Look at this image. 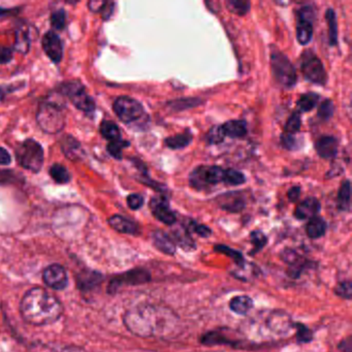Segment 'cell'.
Returning <instances> with one entry per match:
<instances>
[{
	"label": "cell",
	"instance_id": "f546056e",
	"mask_svg": "<svg viewBox=\"0 0 352 352\" xmlns=\"http://www.w3.org/2000/svg\"><path fill=\"white\" fill-rule=\"evenodd\" d=\"M50 176L58 184H67L71 181V174L63 164H53L50 168Z\"/></svg>",
	"mask_w": 352,
	"mask_h": 352
},
{
	"label": "cell",
	"instance_id": "30bf717a",
	"mask_svg": "<svg viewBox=\"0 0 352 352\" xmlns=\"http://www.w3.org/2000/svg\"><path fill=\"white\" fill-rule=\"evenodd\" d=\"M265 324L274 336H284L294 327L292 318L283 311H272L265 319Z\"/></svg>",
	"mask_w": 352,
	"mask_h": 352
},
{
	"label": "cell",
	"instance_id": "bcb514c9",
	"mask_svg": "<svg viewBox=\"0 0 352 352\" xmlns=\"http://www.w3.org/2000/svg\"><path fill=\"white\" fill-rule=\"evenodd\" d=\"M127 205L131 208V210H139L141 209L142 206L144 205V199L142 195L133 193V195H129L127 197Z\"/></svg>",
	"mask_w": 352,
	"mask_h": 352
},
{
	"label": "cell",
	"instance_id": "f6af8a7d",
	"mask_svg": "<svg viewBox=\"0 0 352 352\" xmlns=\"http://www.w3.org/2000/svg\"><path fill=\"white\" fill-rule=\"evenodd\" d=\"M296 338H298V341L300 342V343H307V342H310L312 340V333L305 325L298 324Z\"/></svg>",
	"mask_w": 352,
	"mask_h": 352
},
{
	"label": "cell",
	"instance_id": "9c48e42d",
	"mask_svg": "<svg viewBox=\"0 0 352 352\" xmlns=\"http://www.w3.org/2000/svg\"><path fill=\"white\" fill-rule=\"evenodd\" d=\"M302 72L308 81L318 85H324L327 83V72L322 63L310 53H307L302 56Z\"/></svg>",
	"mask_w": 352,
	"mask_h": 352
},
{
	"label": "cell",
	"instance_id": "9f6ffc18",
	"mask_svg": "<svg viewBox=\"0 0 352 352\" xmlns=\"http://www.w3.org/2000/svg\"><path fill=\"white\" fill-rule=\"evenodd\" d=\"M61 352H84L83 350L78 349V348H71V349H65Z\"/></svg>",
	"mask_w": 352,
	"mask_h": 352
},
{
	"label": "cell",
	"instance_id": "52a82bcc",
	"mask_svg": "<svg viewBox=\"0 0 352 352\" xmlns=\"http://www.w3.org/2000/svg\"><path fill=\"white\" fill-rule=\"evenodd\" d=\"M61 94L69 98L79 110L92 113L96 110L94 98L86 92L85 88L79 82H69L61 86Z\"/></svg>",
	"mask_w": 352,
	"mask_h": 352
},
{
	"label": "cell",
	"instance_id": "816d5d0a",
	"mask_svg": "<svg viewBox=\"0 0 352 352\" xmlns=\"http://www.w3.org/2000/svg\"><path fill=\"white\" fill-rule=\"evenodd\" d=\"M104 5H106L104 1H90L88 3L90 11L94 12V13H100L102 10L104 9Z\"/></svg>",
	"mask_w": 352,
	"mask_h": 352
},
{
	"label": "cell",
	"instance_id": "d4e9b609",
	"mask_svg": "<svg viewBox=\"0 0 352 352\" xmlns=\"http://www.w3.org/2000/svg\"><path fill=\"white\" fill-rule=\"evenodd\" d=\"M100 133L110 142L121 141V131L113 121H104L100 124Z\"/></svg>",
	"mask_w": 352,
	"mask_h": 352
},
{
	"label": "cell",
	"instance_id": "4dcf8cb0",
	"mask_svg": "<svg viewBox=\"0 0 352 352\" xmlns=\"http://www.w3.org/2000/svg\"><path fill=\"white\" fill-rule=\"evenodd\" d=\"M175 244H179L181 248L184 250H193L195 248V242H193L188 232L184 230H177L174 232Z\"/></svg>",
	"mask_w": 352,
	"mask_h": 352
},
{
	"label": "cell",
	"instance_id": "d6986e66",
	"mask_svg": "<svg viewBox=\"0 0 352 352\" xmlns=\"http://www.w3.org/2000/svg\"><path fill=\"white\" fill-rule=\"evenodd\" d=\"M154 246L164 254L174 255L176 253V244L174 240L162 230H156L152 234Z\"/></svg>",
	"mask_w": 352,
	"mask_h": 352
},
{
	"label": "cell",
	"instance_id": "2e32d148",
	"mask_svg": "<svg viewBox=\"0 0 352 352\" xmlns=\"http://www.w3.org/2000/svg\"><path fill=\"white\" fill-rule=\"evenodd\" d=\"M320 212V203L315 197H308L296 207L294 216L298 219H312Z\"/></svg>",
	"mask_w": 352,
	"mask_h": 352
},
{
	"label": "cell",
	"instance_id": "7a4b0ae2",
	"mask_svg": "<svg viewBox=\"0 0 352 352\" xmlns=\"http://www.w3.org/2000/svg\"><path fill=\"white\" fill-rule=\"evenodd\" d=\"M22 317L36 327L51 324L60 318L63 312L60 300L42 287H34L24 294L20 305Z\"/></svg>",
	"mask_w": 352,
	"mask_h": 352
},
{
	"label": "cell",
	"instance_id": "1f68e13d",
	"mask_svg": "<svg viewBox=\"0 0 352 352\" xmlns=\"http://www.w3.org/2000/svg\"><path fill=\"white\" fill-rule=\"evenodd\" d=\"M30 40L28 36V32L26 30H18L17 34H16V42L15 49L18 52L22 53V54H26L30 50Z\"/></svg>",
	"mask_w": 352,
	"mask_h": 352
},
{
	"label": "cell",
	"instance_id": "ee69618b",
	"mask_svg": "<svg viewBox=\"0 0 352 352\" xmlns=\"http://www.w3.org/2000/svg\"><path fill=\"white\" fill-rule=\"evenodd\" d=\"M250 238L251 242H252L255 247L254 251L261 250L267 244V236L263 234V232H259V230L251 232Z\"/></svg>",
	"mask_w": 352,
	"mask_h": 352
},
{
	"label": "cell",
	"instance_id": "44dd1931",
	"mask_svg": "<svg viewBox=\"0 0 352 352\" xmlns=\"http://www.w3.org/2000/svg\"><path fill=\"white\" fill-rule=\"evenodd\" d=\"M221 129L224 135L232 139L245 137L247 133V124L244 120L228 121L222 125Z\"/></svg>",
	"mask_w": 352,
	"mask_h": 352
},
{
	"label": "cell",
	"instance_id": "8d00e7d4",
	"mask_svg": "<svg viewBox=\"0 0 352 352\" xmlns=\"http://www.w3.org/2000/svg\"><path fill=\"white\" fill-rule=\"evenodd\" d=\"M281 256L284 263H288V265H292V267H296V269H298V265H302V257H300L296 251L286 249V250L283 251V253H282Z\"/></svg>",
	"mask_w": 352,
	"mask_h": 352
},
{
	"label": "cell",
	"instance_id": "3957f363",
	"mask_svg": "<svg viewBox=\"0 0 352 352\" xmlns=\"http://www.w3.org/2000/svg\"><path fill=\"white\" fill-rule=\"evenodd\" d=\"M36 121L46 133L56 135L65 126V117L63 109L53 102H45L41 104L36 113Z\"/></svg>",
	"mask_w": 352,
	"mask_h": 352
},
{
	"label": "cell",
	"instance_id": "7dc6e473",
	"mask_svg": "<svg viewBox=\"0 0 352 352\" xmlns=\"http://www.w3.org/2000/svg\"><path fill=\"white\" fill-rule=\"evenodd\" d=\"M13 59V50L9 47L0 46V65H7Z\"/></svg>",
	"mask_w": 352,
	"mask_h": 352
},
{
	"label": "cell",
	"instance_id": "db71d44e",
	"mask_svg": "<svg viewBox=\"0 0 352 352\" xmlns=\"http://www.w3.org/2000/svg\"><path fill=\"white\" fill-rule=\"evenodd\" d=\"M300 187L296 186L290 188V190L288 191L287 195L288 199H289L290 201H296V199L300 197Z\"/></svg>",
	"mask_w": 352,
	"mask_h": 352
},
{
	"label": "cell",
	"instance_id": "11a10c76",
	"mask_svg": "<svg viewBox=\"0 0 352 352\" xmlns=\"http://www.w3.org/2000/svg\"><path fill=\"white\" fill-rule=\"evenodd\" d=\"M340 349L343 350V352H351V338H347L340 344Z\"/></svg>",
	"mask_w": 352,
	"mask_h": 352
},
{
	"label": "cell",
	"instance_id": "e0dca14e",
	"mask_svg": "<svg viewBox=\"0 0 352 352\" xmlns=\"http://www.w3.org/2000/svg\"><path fill=\"white\" fill-rule=\"evenodd\" d=\"M317 153L324 160H331L338 153V141L333 137H322L315 145Z\"/></svg>",
	"mask_w": 352,
	"mask_h": 352
},
{
	"label": "cell",
	"instance_id": "b9f144b4",
	"mask_svg": "<svg viewBox=\"0 0 352 352\" xmlns=\"http://www.w3.org/2000/svg\"><path fill=\"white\" fill-rule=\"evenodd\" d=\"M335 294L341 296L345 300H351L352 296V284L350 281H343L338 284L335 288Z\"/></svg>",
	"mask_w": 352,
	"mask_h": 352
},
{
	"label": "cell",
	"instance_id": "d6a6232c",
	"mask_svg": "<svg viewBox=\"0 0 352 352\" xmlns=\"http://www.w3.org/2000/svg\"><path fill=\"white\" fill-rule=\"evenodd\" d=\"M319 102V96L316 94H306L298 100V108L302 112H309L317 106Z\"/></svg>",
	"mask_w": 352,
	"mask_h": 352
},
{
	"label": "cell",
	"instance_id": "7c38bea8",
	"mask_svg": "<svg viewBox=\"0 0 352 352\" xmlns=\"http://www.w3.org/2000/svg\"><path fill=\"white\" fill-rule=\"evenodd\" d=\"M43 280L46 285L55 290L65 289L69 283L67 273L63 265H48L43 272Z\"/></svg>",
	"mask_w": 352,
	"mask_h": 352
},
{
	"label": "cell",
	"instance_id": "83f0119b",
	"mask_svg": "<svg viewBox=\"0 0 352 352\" xmlns=\"http://www.w3.org/2000/svg\"><path fill=\"white\" fill-rule=\"evenodd\" d=\"M327 24H329V41L331 46H336L338 43V25L336 13L333 9H329L325 13Z\"/></svg>",
	"mask_w": 352,
	"mask_h": 352
},
{
	"label": "cell",
	"instance_id": "74e56055",
	"mask_svg": "<svg viewBox=\"0 0 352 352\" xmlns=\"http://www.w3.org/2000/svg\"><path fill=\"white\" fill-rule=\"evenodd\" d=\"M300 125H302V120H300V115L298 113H294L286 122L285 133L290 135H294L300 131Z\"/></svg>",
	"mask_w": 352,
	"mask_h": 352
},
{
	"label": "cell",
	"instance_id": "681fc988",
	"mask_svg": "<svg viewBox=\"0 0 352 352\" xmlns=\"http://www.w3.org/2000/svg\"><path fill=\"white\" fill-rule=\"evenodd\" d=\"M12 158L10 155L9 152L5 149V148L0 147V164L1 166H8L11 164Z\"/></svg>",
	"mask_w": 352,
	"mask_h": 352
},
{
	"label": "cell",
	"instance_id": "f35d334b",
	"mask_svg": "<svg viewBox=\"0 0 352 352\" xmlns=\"http://www.w3.org/2000/svg\"><path fill=\"white\" fill-rule=\"evenodd\" d=\"M333 112H335V106H333V102L327 100L319 107L318 117L321 120L327 121L331 118Z\"/></svg>",
	"mask_w": 352,
	"mask_h": 352
},
{
	"label": "cell",
	"instance_id": "6da1fadb",
	"mask_svg": "<svg viewBox=\"0 0 352 352\" xmlns=\"http://www.w3.org/2000/svg\"><path fill=\"white\" fill-rule=\"evenodd\" d=\"M176 313L164 306L143 304L127 311L124 324L133 335L142 338L170 335L178 324Z\"/></svg>",
	"mask_w": 352,
	"mask_h": 352
},
{
	"label": "cell",
	"instance_id": "8fae6325",
	"mask_svg": "<svg viewBox=\"0 0 352 352\" xmlns=\"http://www.w3.org/2000/svg\"><path fill=\"white\" fill-rule=\"evenodd\" d=\"M313 20L314 12L311 7H304L298 12V22L296 26V38L300 45H308L313 36Z\"/></svg>",
	"mask_w": 352,
	"mask_h": 352
},
{
	"label": "cell",
	"instance_id": "ab89813d",
	"mask_svg": "<svg viewBox=\"0 0 352 352\" xmlns=\"http://www.w3.org/2000/svg\"><path fill=\"white\" fill-rule=\"evenodd\" d=\"M51 23H52L53 28L55 30H65V24H67V14H65V12L63 10L54 12L51 15Z\"/></svg>",
	"mask_w": 352,
	"mask_h": 352
},
{
	"label": "cell",
	"instance_id": "484cf974",
	"mask_svg": "<svg viewBox=\"0 0 352 352\" xmlns=\"http://www.w3.org/2000/svg\"><path fill=\"white\" fill-rule=\"evenodd\" d=\"M350 199H351V185L350 181L346 180L342 184L338 193V207L342 211H348L350 209Z\"/></svg>",
	"mask_w": 352,
	"mask_h": 352
},
{
	"label": "cell",
	"instance_id": "f1b7e54d",
	"mask_svg": "<svg viewBox=\"0 0 352 352\" xmlns=\"http://www.w3.org/2000/svg\"><path fill=\"white\" fill-rule=\"evenodd\" d=\"M201 343L209 346L221 345V344L232 343V340L220 331H210L201 337Z\"/></svg>",
	"mask_w": 352,
	"mask_h": 352
},
{
	"label": "cell",
	"instance_id": "7402d4cb",
	"mask_svg": "<svg viewBox=\"0 0 352 352\" xmlns=\"http://www.w3.org/2000/svg\"><path fill=\"white\" fill-rule=\"evenodd\" d=\"M220 201H221L220 207L222 209L226 210V211L232 212V213L242 211L245 208L244 199L242 197H239L236 193L226 195L224 197H220Z\"/></svg>",
	"mask_w": 352,
	"mask_h": 352
},
{
	"label": "cell",
	"instance_id": "c3c4849f",
	"mask_svg": "<svg viewBox=\"0 0 352 352\" xmlns=\"http://www.w3.org/2000/svg\"><path fill=\"white\" fill-rule=\"evenodd\" d=\"M193 230L197 232L199 236L208 238L212 234V230L208 226H201V224H193Z\"/></svg>",
	"mask_w": 352,
	"mask_h": 352
},
{
	"label": "cell",
	"instance_id": "ba28073f",
	"mask_svg": "<svg viewBox=\"0 0 352 352\" xmlns=\"http://www.w3.org/2000/svg\"><path fill=\"white\" fill-rule=\"evenodd\" d=\"M113 108L119 119L127 124L138 122L145 116L143 106L138 100L129 96H120L117 98Z\"/></svg>",
	"mask_w": 352,
	"mask_h": 352
},
{
	"label": "cell",
	"instance_id": "5b68a950",
	"mask_svg": "<svg viewBox=\"0 0 352 352\" xmlns=\"http://www.w3.org/2000/svg\"><path fill=\"white\" fill-rule=\"evenodd\" d=\"M272 71L276 81L284 88H292L296 85V72L289 59L279 50L272 51Z\"/></svg>",
	"mask_w": 352,
	"mask_h": 352
},
{
	"label": "cell",
	"instance_id": "836d02e7",
	"mask_svg": "<svg viewBox=\"0 0 352 352\" xmlns=\"http://www.w3.org/2000/svg\"><path fill=\"white\" fill-rule=\"evenodd\" d=\"M245 181H246V178L242 173L232 170V168L224 170L223 182H226V184L238 186V185L244 184Z\"/></svg>",
	"mask_w": 352,
	"mask_h": 352
},
{
	"label": "cell",
	"instance_id": "cb8c5ba5",
	"mask_svg": "<svg viewBox=\"0 0 352 352\" xmlns=\"http://www.w3.org/2000/svg\"><path fill=\"white\" fill-rule=\"evenodd\" d=\"M327 232V222L320 217L310 219L306 226V232L309 238L319 239L324 236Z\"/></svg>",
	"mask_w": 352,
	"mask_h": 352
},
{
	"label": "cell",
	"instance_id": "277c9868",
	"mask_svg": "<svg viewBox=\"0 0 352 352\" xmlns=\"http://www.w3.org/2000/svg\"><path fill=\"white\" fill-rule=\"evenodd\" d=\"M16 156L22 168L38 173L44 164V150L34 140H26L16 150Z\"/></svg>",
	"mask_w": 352,
	"mask_h": 352
},
{
	"label": "cell",
	"instance_id": "f907efd6",
	"mask_svg": "<svg viewBox=\"0 0 352 352\" xmlns=\"http://www.w3.org/2000/svg\"><path fill=\"white\" fill-rule=\"evenodd\" d=\"M114 3H106L104 9L100 12L104 19H109L112 16L113 12H114Z\"/></svg>",
	"mask_w": 352,
	"mask_h": 352
},
{
	"label": "cell",
	"instance_id": "8992f818",
	"mask_svg": "<svg viewBox=\"0 0 352 352\" xmlns=\"http://www.w3.org/2000/svg\"><path fill=\"white\" fill-rule=\"evenodd\" d=\"M224 170L217 166H201L192 170L189 182L193 188L203 190L209 186L223 182Z\"/></svg>",
	"mask_w": 352,
	"mask_h": 352
},
{
	"label": "cell",
	"instance_id": "ffe728a7",
	"mask_svg": "<svg viewBox=\"0 0 352 352\" xmlns=\"http://www.w3.org/2000/svg\"><path fill=\"white\" fill-rule=\"evenodd\" d=\"M60 146L63 153L69 160H81L82 156H83V149H82L81 144L72 135H65L61 139Z\"/></svg>",
	"mask_w": 352,
	"mask_h": 352
},
{
	"label": "cell",
	"instance_id": "603a6c76",
	"mask_svg": "<svg viewBox=\"0 0 352 352\" xmlns=\"http://www.w3.org/2000/svg\"><path fill=\"white\" fill-rule=\"evenodd\" d=\"M252 298L247 296H236L230 302V310L239 315L247 314L252 309Z\"/></svg>",
	"mask_w": 352,
	"mask_h": 352
},
{
	"label": "cell",
	"instance_id": "5bb4252c",
	"mask_svg": "<svg viewBox=\"0 0 352 352\" xmlns=\"http://www.w3.org/2000/svg\"><path fill=\"white\" fill-rule=\"evenodd\" d=\"M150 210L156 219L166 226H173L176 222V216L170 210L168 199L164 197H153L150 201Z\"/></svg>",
	"mask_w": 352,
	"mask_h": 352
},
{
	"label": "cell",
	"instance_id": "60d3db41",
	"mask_svg": "<svg viewBox=\"0 0 352 352\" xmlns=\"http://www.w3.org/2000/svg\"><path fill=\"white\" fill-rule=\"evenodd\" d=\"M129 143L123 141L110 142L107 146L108 148V152L113 156V157L117 158V160H121L122 158V150L123 148L129 146Z\"/></svg>",
	"mask_w": 352,
	"mask_h": 352
},
{
	"label": "cell",
	"instance_id": "4316f807",
	"mask_svg": "<svg viewBox=\"0 0 352 352\" xmlns=\"http://www.w3.org/2000/svg\"><path fill=\"white\" fill-rule=\"evenodd\" d=\"M192 141V135L190 133H184L182 135H177L175 137L168 138L166 140V145L173 150L183 149L187 147Z\"/></svg>",
	"mask_w": 352,
	"mask_h": 352
},
{
	"label": "cell",
	"instance_id": "9a60e30c",
	"mask_svg": "<svg viewBox=\"0 0 352 352\" xmlns=\"http://www.w3.org/2000/svg\"><path fill=\"white\" fill-rule=\"evenodd\" d=\"M42 45L47 56L53 63H60L63 55V43H61L60 38L55 32H47L43 38Z\"/></svg>",
	"mask_w": 352,
	"mask_h": 352
},
{
	"label": "cell",
	"instance_id": "e575fe53",
	"mask_svg": "<svg viewBox=\"0 0 352 352\" xmlns=\"http://www.w3.org/2000/svg\"><path fill=\"white\" fill-rule=\"evenodd\" d=\"M215 250L218 251V252L222 253V254H226V256L232 258L239 267H244L245 265V259L243 257V255L241 254L239 251L232 250L230 247L224 246V245H218V246L215 247Z\"/></svg>",
	"mask_w": 352,
	"mask_h": 352
},
{
	"label": "cell",
	"instance_id": "4fadbf2b",
	"mask_svg": "<svg viewBox=\"0 0 352 352\" xmlns=\"http://www.w3.org/2000/svg\"><path fill=\"white\" fill-rule=\"evenodd\" d=\"M150 280H151V275L149 272L143 269L133 270V271L127 272V273L112 280L110 292H116L124 283L129 284V285H139V284L147 283Z\"/></svg>",
	"mask_w": 352,
	"mask_h": 352
},
{
	"label": "cell",
	"instance_id": "7bdbcfd3",
	"mask_svg": "<svg viewBox=\"0 0 352 352\" xmlns=\"http://www.w3.org/2000/svg\"><path fill=\"white\" fill-rule=\"evenodd\" d=\"M224 138H226V135H224L223 131H222L221 126H214L208 133L207 141L209 144H219L223 141Z\"/></svg>",
	"mask_w": 352,
	"mask_h": 352
},
{
	"label": "cell",
	"instance_id": "ac0fdd59",
	"mask_svg": "<svg viewBox=\"0 0 352 352\" xmlns=\"http://www.w3.org/2000/svg\"><path fill=\"white\" fill-rule=\"evenodd\" d=\"M109 224L121 234H139L140 228L135 222L131 221V220L127 219V218L123 217L120 215H114L109 219Z\"/></svg>",
	"mask_w": 352,
	"mask_h": 352
},
{
	"label": "cell",
	"instance_id": "d590c367",
	"mask_svg": "<svg viewBox=\"0 0 352 352\" xmlns=\"http://www.w3.org/2000/svg\"><path fill=\"white\" fill-rule=\"evenodd\" d=\"M228 10L239 16H244L248 13L250 9L249 1H241V0H228L226 3Z\"/></svg>",
	"mask_w": 352,
	"mask_h": 352
},
{
	"label": "cell",
	"instance_id": "6f0895ef",
	"mask_svg": "<svg viewBox=\"0 0 352 352\" xmlns=\"http://www.w3.org/2000/svg\"><path fill=\"white\" fill-rule=\"evenodd\" d=\"M8 13L7 10H1L0 9V16L3 15V14Z\"/></svg>",
	"mask_w": 352,
	"mask_h": 352
},
{
	"label": "cell",
	"instance_id": "f5cc1de1",
	"mask_svg": "<svg viewBox=\"0 0 352 352\" xmlns=\"http://www.w3.org/2000/svg\"><path fill=\"white\" fill-rule=\"evenodd\" d=\"M282 144H283V146L286 149L290 150L294 147L296 140L292 138V135H284L283 137H282Z\"/></svg>",
	"mask_w": 352,
	"mask_h": 352
}]
</instances>
